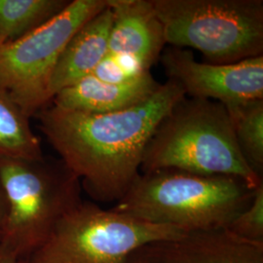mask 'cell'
I'll list each match as a JSON object with an SVG mask.
<instances>
[{
  "instance_id": "obj_1",
  "label": "cell",
  "mask_w": 263,
  "mask_h": 263,
  "mask_svg": "<svg viewBox=\"0 0 263 263\" xmlns=\"http://www.w3.org/2000/svg\"><path fill=\"white\" fill-rule=\"evenodd\" d=\"M184 98L182 88L168 79L146 101L125 110L89 114L50 104L34 118L87 194L116 203L141 174L145 147L161 120Z\"/></svg>"
},
{
  "instance_id": "obj_2",
  "label": "cell",
  "mask_w": 263,
  "mask_h": 263,
  "mask_svg": "<svg viewBox=\"0 0 263 263\" xmlns=\"http://www.w3.org/2000/svg\"><path fill=\"white\" fill-rule=\"evenodd\" d=\"M255 188L233 176L157 170L141 173L111 210L183 232L222 229L250 206Z\"/></svg>"
},
{
  "instance_id": "obj_3",
  "label": "cell",
  "mask_w": 263,
  "mask_h": 263,
  "mask_svg": "<svg viewBox=\"0 0 263 263\" xmlns=\"http://www.w3.org/2000/svg\"><path fill=\"white\" fill-rule=\"evenodd\" d=\"M164 169L233 176L253 187L263 181L243 157L224 104L187 97L161 120L143 153L141 173Z\"/></svg>"
},
{
  "instance_id": "obj_4",
  "label": "cell",
  "mask_w": 263,
  "mask_h": 263,
  "mask_svg": "<svg viewBox=\"0 0 263 263\" xmlns=\"http://www.w3.org/2000/svg\"><path fill=\"white\" fill-rule=\"evenodd\" d=\"M0 179L8 200L0 244L19 260H28L82 203L81 181L60 158L44 155L0 157Z\"/></svg>"
},
{
  "instance_id": "obj_5",
  "label": "cell",
  "mask_w": 263,
  "mask_h": 263,
  "mask_svg": "<svg viewBox=\"0 0 263 263\" xmlns=\"http://www.w3.org/2000/svg\"><path fill=\"white\" fill-rule=\"evenodd\" d=\"M171 47L199 51L205 63L263 56L262 0H151Z\"/></svg>"
},
{
  "instance_id": "obj_6",
  "label": "cell",
  "mask_w": 263,
  "mask_h": 263,
  "mask_svg": "<svg viewBox=\"0 0 263 263\" xmlns=\"http://www.w3.org/2000/svg\"><path fill=\"white\" fill-rule=\"evenodd\" d=\"M179 228L149 223L82 201L57 226L28 263H127L144 245L177 239Z\"/></svg>"
},
{
  "instance_id": "obj_7",
  "label": "cell",
  "mask_w": 263,
  "mask_h": 263,
  "mask_svg": "<svg viewBox=\"0 0 263 263\" xmlns=\"http://www.w3.org/2000/svg\"><path fill=\"white\" fill-rule=\"evenodd\" d=\"M106 6L107 0H71L42 27L0 45V92L34 117L51 104L50 81L67 42Z\"/></svg>"
},
{
  "instance_id": "obj_8",
  "label": "cell",
  "mask_w": 263,
  "mask_h": 263,
  "mask_svg": "<svg viewBox=\"0 0 263 263\" xmlns=\"http://www.w3.org/2000/svg\"><path fill=\"white\" fill-rule=\"evenodd\" d=\"M160 61L168 79L177 82L185 97L224 105L263 99V56L213 65L198 62L190 50L169 47Z\"/></svg>"
},
{
  "instance_id": "obj_9",
  "label": "cell",
  "mask_w": 263,
  "mask_h": 263,
  "mask_svg": "<svg viewBox=\"0 0 263 263\" xmlns=\"http://www.w3.org/2000/svg\"><path fill=\"white\" fill-rule=\"evenodd\" d=\"M127 263H263V243L247 241L227 228L192 231L144 245Z\"/></svg>"
},
{
  "instance_id": "obj_10",
  "label": "cell",
  "mask_w": 263,
  "mask_h": 263,
  "mask_svg": "<svg viewBox=\"0 0 263 263\" xmlns=\"http://www.w3.org/2000/svg\"><path fill=\"white\" fill-rule=\"evenodd\" d=\"M112 14L108 53L130 56L151 69L165 49L164 30L151 0H107Z\"/></svg>"
},
{
  "instance_id": "obj_11",
  "label": "cell",
  "mask_w": 263,
  "mask_h": 263,
  "mask_svg": "<svg viewBox=\"0 0 263 263\" xmlns=\"http://www.w3.org/2000/svg\"><path fill=\"white\" fill-rule=\"evenodd\" d=\"M160 86L151 72L124 83L105 82L89 74L57 93L51 104L76 112H116L146 101Z\"/></svg>"
},
{
  "instance_id": "obj_12",
  "label": "cell",
  "mask_w": 263,
  "mask_h": 263,
  "mask_svg": "<svg viewBox=\"0 0 263 263\" xmlns=\"http://www.w3.org/2000/svg\"><path fill=\"white\" fill-rule=\"evenodd\" d=\"M112 14L108 6L87 21L67 42L50 81L51 102L61 90L92 74L108 53Z\"/></svg>"
},
{
  "instance_id": "obj_13",
  "label": "cell",
  "mask_w": 263,
  "mask_h": 263,
  "mask_svg": "<svg viewBox=\"0 0 263 263\" xmlns=\"http://www.w3.org/2000/svg\"><path fill=\"white\" fill-rule=\"evenodd\" d=\"M69 0H0V45L16 41L55 18Z\"/></svg>"
},
{
  "instance_id": "obj_14",
  "label": "cell",
  "mask_w": 263,
  "mask_h": 263,
  "mask_svg": "<svg viewBox=\"0 0 263 263\" xmlns=\"http://www.w3.org/2000/svg\"><path fill=\"white\" fill-rule=\"evenodd\" d=\"M30 119L18 104L0 92V157L43 156L40 138L32 130Z\"/></svg>"
},
{
  "instance_id": "obj_15",
  "label": "cell",
  "mask_w": 263,
  "mask_h": 263,
  "mask_svg": "<svg viewBox=\"0 0 263 263\" xmlns=\"http://www.w3.org/2000/svg\"><path fill=\"white\" fill-rule=\"evenodd\" d=\"M224 106L243 157L254 174L262 178L263 99Z\"/></svg>"
},
{
  "instance_id": "obj_16",
  "label": "cell",
  "mask_w": 263,
  "mask_h": 263,
  "mask_svg": "<svg viewBox=\"0 0 263 263\" xmlns=\"http://www.w3.org/2000/svg\"><path fill=\"white\" fill-rule=\"evenodd\" d=\"M236 236L254 243H263V181L254 192L250 206L227 227Z\"/></svg>"
},
{
  "instance_id": "obj_17",
  "label": "cell",
  "mask_w": 263,
  "mask_h": 263,
  "mask_svg": "<svg viewBox=\"0 0 263 263\" xmlns=\"http://www.w3.org/2000/svg\"><path fill=\"white\" fill-rule=\"evenodd\" d=\"M7 214H8V200H7L5 189L2 184V180L0 179V233L5 223Z\"/></svg>"
},
{
  "instance_id": "obj_18",
  "label": "cell",
  "mask_w": 263,
  "mask_h": 263,
  "mask_svg": "<svg viewBox=\"0 0 263 263\" xmlns=\"http://www.w3.org/2000/svg\"><path fill=\"white\" fill-rule=\"evenodd\" d=\"M0 263H19L18 257L0 244Z\"/></svg>"
},
{
  "instance_id": "obj_19",
  "label": "cell",
  "mask_w": 263,
  "mask_h": 263,
  "mask_svg": "<svg viewBox=\"0 0 263 263\" xmlns=\"http://www.w3.org/2000/svg\"><path fill=\"white\" fill-rule=\"evenodd\" d=\"M19 263H28V262H26V261H22V260H19Z\"/></svg>"
}]
</instances>
